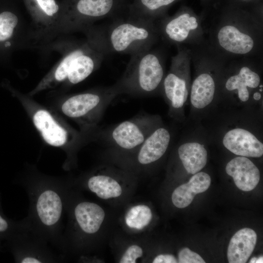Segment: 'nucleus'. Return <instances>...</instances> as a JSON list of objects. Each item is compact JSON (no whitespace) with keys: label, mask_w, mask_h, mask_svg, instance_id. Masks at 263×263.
<instances>
[{"label":"nucleus","mask_w":263,"mask_h":263,"mask_svg":"<svg viewBox=\"0 0 263 263\" xmlns=\"http://www.w3.org/2000/svg\"><path fill=\"white\" fill-rule=\"evenodd\" d=\"M262 7L247 9L225 4L207 30L206 45L226 60L263 57Z\"/></svg>","instance_id":"nucleus-1"},{"label":"nucleus","mask_w":263,"mask_h":263,"mask_svg":"<svg viewBox=\"0 0 263 263\" xmlns=\"http://www.w3.org/2000/svg\"><path fill=\"white\" fill-rule=\"evenodd\" d=\"M109 19L81 32L104 56H131L153 47L160 39L155 22L131 19L126 15Z\"/></svg>","instance_id":"nucleus-2"},{"label":"nucleus","mask_w":263,"mask_h":263,"mask_svg":"<svg viewBox=\"0 0 263 263\" xmlns=\"http://www.w3.org/2000/svg\"><path fill=\"white\" fill-rule=\"evenodd\" d=\"M55 51L61 57L42 80L35 91H38L53 84L65 82L68 85L77 84L98 69L104 58L87 38H58L46 45L43 52Z\"/></svg>","instance_id":"nucleus-3"},{"label":"nucleus","mask_w":263,"mask_h":263,"mask_svg":"<svg viewBox=\"0 0 263 263\" xmlns=\"http://www.w3.org/2000/svg\"><path fill=\"white\" fill-rule=\"evenodd\" d=\"M165 75V54L152 47L131 55L123 75L114 84L119 94L148 96L161 93Z\"/></svg>","instance_id":"nucleus-4"},{"label":"nucleus","mask_w":263,"mask_h":263,"mask_svg":"<svg viewBox=\"0 0 263 263\" xmlns=\"http://www.w3.org/2000/svg\"><path fill=\"white\" fill-rule=\"evenodd\" d=\"M128 0H64L58 23L46 45L56 38L80 32L96 21L126 14Z\"/></svg>","instance_id":"nucleus-5"},{"label":"nucleus","mask_w":263,"mask_h":263,"mask_svg":"<svg viewBox=\"0 0 263 263\" xmlns=\"http://www.w3.org/2000/svg\"><path fill=\"white\" fill-rule=\"evenodd\" d=\"M262 57H243L226 60L223 68L219 91L235 96L241 102L262 96Z\"/></svg>","instance_id":"nucleus-6"},{"label":"nucleus","mask_w":263,"mask_h":263,"mask_svg":"<svg viewBox=\"0 0 263 263\" xmlns=\"http://www.w3.org/2000/svg\"><path fill=\"white\" fill-rule=\"evenodd\" d=\"M190 50L196 74L190 85V101L194 108L201 110L213 101L219 90L220 78L226 60L206 44Z\"/></svg>","instance_id":"nucleus-7"},{"label":"nucleus","mask_w":263,"mask_h":263,"mask_svg":"<svg viewBox=\"0 0 263 263\" xmlns=\"http://www.w3.org/2000/svg\"><path fill=\"white\" fill-rule=\"evenodd\" d=\"M205 16L183 5L172 16L167 14L155 22L160 38L166 43L190 49L206 43Z\"/></svg>","instance_id":"nucleus-8"},{"label":"nucleus","mask_w":263,"mask_h":263,"mask_svg":"<svg viewBox=\"0 0 263 263\" xmlns=\"http://www.w3.org/2000/svg\"><path fill=\"white\" fill-rule=\"evenodd\" d=\"M159 118L141 113L104 131L103 140L114 152L132 155L160 125Z\"/></svg>","instance_id":"nucleus-9"},{"label":"nucleus","mask_w":263,"mask_h":263,"mask_svg":"<svg viewBox=\"0 0 263 263\" xmlns=\"http://www.w3.org/2000/svg\"><path fill=\"white\" fill-rule=\"evenodd\" d=\"M118 95L114 84L97 88L70 96L63 102L61 110L66 116L86 126L94 127Z\"/></svg>","instance_id":"nucleus-10"},{"label":"nucleus","mask_w":263,"mask_h":263,"mask_svg":"<svg viewBox=\"0 0 263 263\" xmlns=\"http://www.w3.org/2000/svg\"><path fill=\"white\" fill-rule=\"evenodd\" d=\"M177 48V52L171 58L161 91L169 104V113L174 117L183 107L190 88L191 50L185 47Z\"/></svg>","instance_id":"nucleus-11"},{"label":"nucleus","mask_w":263,"mask_h":263,"mask_svg":"<svg viewBox=\"0 0 263 263\" xmlns=\"http://www.w3.org/2000/svg\"><path fill=\"white\" fill-rule=\"evenodd\" d=\"M32 21V49L44 46L57 25L61 14V5L56 0H24Z\"/></svg>","instance_id":"nucleus-12"},{"label":"nucleus","mask_w":263,"mask_h":263,"mask_svg":"<svg viewBox=\"0 0 263 263\" xmlns=\"http://www.w3.org/2000/svg\"><path fill=\"white\" fill-rule=\"evenodd\" d=\"M0 47L5 50L32 49L30 24L17 12H0Z\"/></svg>","instance_id":"nucleus-13"},{"label":"nucleus","mask_w":263,"mask_h":263,"mask_svg":"<svg viewBox=\"0 0 263 263\" xmlns=\"http://www.w3.org/2000/svg\"><path fill=\"white\" fill-rule=\"evenodd\" d=\"M171 140L169 130L160 124L150 133L132 155L134 163L144 167L159 160L167 151Z\"/></svg>","instance_id":"nucleus-14"},{"label":"nucleus","mask_w":263,"mask_h":263,"mask_svg":"<svg viewBox=\"0 0 263 263\" xmlns=\"http://www.w3.org/2000/svg\"><path fill=\"white\" fill-rule=\"evenodd\" d=\"M224 146L233 154L246 157H260L263 155V143L251 132L241 128L228 131L224 135Z\"/></svg>","instance_id":"nucleus-15"},{"label":"nucleus","mask_w":263,"mask_h":263,"mask_svg":"<svg viewBox=\"0 0 263 263\" xmlns=\"http://www.w3.org/2000/svg\"><path fill=\"white\" fill-rule=\"evenodd\" d=\"M225 171L232 177L236 187L243 191L253 190L260 179L259 169L246 157L238 156L230 160L226 165Z\"/></svg>","instance_id":"nucleus-16"},{"label":"nucleus","mask_w":263,"mask_h":263,"mask_svg":"<svg viewBox=\"0 0 263 263\" xmlns=\"http://www.w3.org/2000/svg\"><path fill=\"white\" fill-rule=\"evenodd\" d=\"M180 0H132L127 6L128 18L155 22L167 15L168 10Z\"/></svg>","instance_id":"nucleus-17"},{"label":"nucleus","mask_w":263,"mask_h":263,"mask_svg":"<svg viewBox=\"0 0 263 263\" xmlns=\"http://www.w3.org/2000/svg\"><path fill=\"white\" fill-rule=\"evenodd\" d=\"M257 234L249 228H242L231 238L227 248L229 263H244L252 253L257 242Z\"/></svg>","instance_id":"nucleus-18"},{"label":"nucleus","mask_w":263,"mask_h":263,"mask_svg":"<svg viewBox=\"0 0 263 263\" xmlns=\"http://www.w3.org/2000/svg\"><path fill=\"white\" fill-rule=\"evenodd\" d=\"M210 176L204 172H198L190 178L189 181L176 188L171 195V200L174 206L185 208L192 202L194 196L206 191L210 187Z\"/></svg>","instance_id":"nucleus-19"},{"label":"nucleus","mask_w":263,"mask_h":263,"mask_svg":"<svg viewBox=\"0 0 263 263\" xmlns=\"http://www.w3.org/2000/svg\"><path fill=\"white\" fill-rule=\"evenodd\" d=\"M33 122L45 141L51 146L60 147L68 140V133L46 110H39L33 116Z\"/></svg>","instance_id":"nucleus-20"},{"label":"nucleus","mask_w":263,"mask_h":263,"mask_svg":"<svg viewBox=\"0 0 263 263\" xmlns=\"http://www.w3.org/2000/svg\"><path fill=\"white\" fill-rule=\"evenodd\" d=\"M62 202L59 194L51 189L44 190L39 194L36 203L38 216L42 224L52 226L60 220Z\"/></svg>","instance_id":"nucleus-21"},{"label":"nucleus","mask_w":263,"mask_h":263,"mask_svg":"<svg viewBox=\"0 0 263 263\" xmlns=\"http://www.w3.org/2000/svg\"><path fill=\"white\" fill-rule=\"evenodd\" d=\"M74 215L79 227L88 234L96 233L100 228L105 217L103 208L90 202L78 203L74 209Z\"/></svg>","instance_id":"nucleus-22"},{"label":"nucleus","mask_w":263,"mask_h":263,"mask_svg":"<svg viewBox=\"0 0 263 263\" xmlns=\"http://www.w3.org/2000/svg\"><path fill=\"white\" fill-rule=\"evenodd\" d=\"M89 189L102 199L116 198L123 193L118 178L110 170L104 169L91 176L87 181Z\"/></svg>","instance_id":"nucleus-23"},{"label":"nucleus","mask_w":263,"mask_h":263,"mask_svg":"<svg viewBox=\"0 0 263 263\" xmlns=\"http://www.w3.org/2000/svg\"><path fill=\"white\" fill-rule=\"evenodd\" d=\"M177 153L185 169L189 174L193 175L200 171L207 164V150L199 142L183 143L178 148Z\"/></svg>","instance_id":"nucleus-24"},{"label":"nucleus","mask_w":263,"mask_h":263,"mask_svg":"<svg viewBox=\"0 0 263 263\" xmlns=\"http://www.w3.org/2000/svg\"><path fill=\"white\" fill-rule=\"evenodd\" d=\"M150 208L145 205L139 204L131 207L125 216V222L129 228L142 230L146 227L152 219Z\"/></svg>","instance_id":"nucleus-25"},{"label":"nucleus","mask_w":263,"mask_h":263,"mask_svg":"<svg viewBox=\"0 0 263 263\" xmlns=\"http://www.w3.org/2000/svg\"><path fill=\"white\" fill-rule=\"evenodd\" d=\"M143 255V248L138 244H132L125 250L119 262L120 263H135Z\"/></svg>","instance_id":"nucleus-26"},{"label":"nucleus","mask_w":263,"mask_h":263,"mask_svg":"<svg viewBox=\"0 0 263 263\" xmlns=\"http://www.w3.org/2000/svg\"><path fill=\"white\" fill-rule=\"evenodd\" d=\"M179 263H205L204 259L197 253L188 247L181 249L178 254Z\"/></svg>","instance_id":"nucleus-27"},{"label":"nucleus","mask_w":263,"mask_h":263,"mask_svg":"<svg viewBox=\"0 0 263 263\" xmlns=\"http://www.w3.org/2000/svg\"><path fill=\"white\" fill-rule=\"evenodd\" d=\"M225 4L247 9H254L262 6L261 0H226Z\"/></svg>","instance_id":"nucleus-28"},{"label":"nucleus","mask_w":263,"mask_h":263,"mask_svg":"<svg viewBox=\"0 0 263 263\" xmlns=\"http://www.w3.org/2000/svg\"><path fill=\"white\" fill-rule=\"evenodd\" d=\"M152 262L153 263H178V261L172 254H162L156 256Z\"/></svg>","instance_id":"nucleus-29"},{"label":"nucleus","mask_w":263,"mask_h":263,"mask_svg":"<svg viewBox=\"0 0 263 263\" xmlns=\"http://www.w3.org/2000/svg\"><path fill=\"white\" fill-rule=\"evenodd\" d=\"M22 263H41V261L38 258L31 256H27L24 257L21 260Z\"/></svg>","instance_id":"nucleus-30"},{"label":"nucleus","mask_w":263,"mask_h":263,"mask_svg":"<svg viewBox=\"0 0 263 263\" xmlns=\"http://www.w3.org/2000/svg\"><path fill=\"white\" fill-rule=\"evenodd\" d=\"M8 226L7 222L0 215V232L5 231Z\"/></svg>","instance_id":"nucleus-31"},{"label":"nucleus","mask_w":263,"mask_h":263,"mask_svg":"<svg viewBox=\"0 0 263 263\" xmlns=\"http://www.w3.org/2000/svg\"><path fill=\"white\" fill-rule=\"evenodd\" d=\"M203 5L206 8L210 6L211 4L214 2L215 0H200Z\"/></svg>","instance_id":"nucleus-32"},{"label":"nucleus","mask_w":263,"mask_h":263,"mask_svg":"<svg viewBox=\"0 0 263 263\" xmlns=\"http://www.w3.org/2000/svg\"><path fill=\"white\" fill-rule=\"evenodd\" d=\"M263 256H261L260 257H259L258 258H257L256 259V263H263Z\"/></svg>","instance_id":"nucleus-33"},{"label":"nucleus","mask_w":263,"mask_h":263,"mask_svg":"<svg viewBox=\"0 0 263 263\" xmlns=\"http://www.w3.org/2000/svg\"><path fill=\"white\" fill-rule=\"evenodd\" d=\"M256 259H257L256 257H253L250 260L249 263H256Z\"/></svg>","instance_id":"nucleus-34"}]
</instances>
